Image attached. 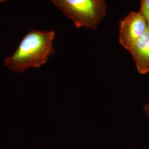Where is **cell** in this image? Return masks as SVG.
<instances>
[{
  "label": "cell",
  "mask_w": 149,
  "mask_h": 149,
  "mask_svg": "<svg viewBox=\"0 0 149 149\" xmlns=\"http://www.w3.org/2000/svg\"><path fill=\"white\" fill-rule=\"evenodd\" d=\"M140 74L149 72V27L129 50Z\"/></svg>",
  "instance_id": "obj_4"
},
{
  "label": "cell",
  "mask_w": 149,
  "mask_h": 149,
  "mask_svg": "<svg viewBox=\"0 0 149 149\" xmlns=\"http://www.w3.org/2000/svg\"><path fill=\"white\" fill-rule=\"evenodd\" d=\"M140 12L145 17L149 27V0H141Z\"/></svg>",
  "instance_id": "obj_5"
},
{
  "label": "cell",
  "mask_w": 149,
  "mask_h": 149,
  "mask_svg": "<svg viewBox=\"0 0 149 149\" xmlns=\"http://www.w3.org/2000/svg\"><path fill=\"white\" fill-rule=\"evenodd\" d=\"M55 36L53 31L31 30L23 38L14 53L5 59V66L18 73L32 68H40L55 53Z\"/></svg>",
  "instance_id": "obj_1"
},
{
  "label": "cell",
  "mask_w": 149,
  "mask_h": 149,
  "mask_svg": "<svg viewBox=\"0 0 149 149\" xmlns=\"http://www.w3.org/2000/svg\"><path fill=\"white\" fill-rule=\"evenodd\" d=\"M6 1H7V0H0V3H1L2 2H5Z\"/></svg>",
  "instance_id": "obj_7"
},
{
  "label": "cell",
  "mask_w": 149,
  "mask_h": 149,
  "mask_svg": "<svg viewBox=\"0 0 149 149\" xmlns=\"http://www.w3.org/2000/svg\"><path fill=\"white\" fill-rule=\"evenodd\" d=\"M76 27L96 29L107 13L103 0H52Z\"/></svg>",
  "instance_id": "obj_2"
},
{
  "label": "cell",
  "mask_w": 149,
  "mask_h": 149,
  "mask_svg": "<svg viewBox=\"0 0 149 149\" xmlns=\"http://www.w3.org/2000/svg\"><path fill=\"white\" fill-rule=\"evenodd\" d=\"M148 27L146 20L140 12H130L120 22L119 43L129 51Z\"/></svg>",
  "instance_id": "obj_3"
},
{
  "label": "cell",
  "mask_w": 149,
  "mask_h": 149,
  "mask_svg": "<svg viewBox=\"0 0 149 149\" xmlns=\"http://www.w3.org/2000/svg\"><path fill=\"white\" fill-rule=\"evenodd\" d=\"M143 110H144V113L146 114V116H147V117L148 118L149 122V100L148 102L144 106L143 108Z\"/></svg>",
  "instance_id": "obj_6"
}]
</instances>
